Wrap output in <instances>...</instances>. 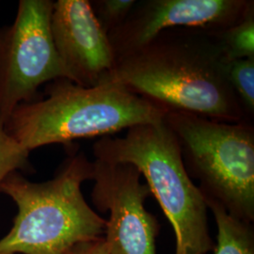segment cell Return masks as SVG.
<instances>
[{
	"instance_id": "cell-1",
	"label": "cell",
	"mask_w": 254,
	"mask_h": 254,
	"mask_svg": "<svg viewBox=\"0 0 254 254\" xmlns=\"http://www.w3.org/2000/svg\"><path fill=\"white\" fill-rule=\"evenodd\" d=\"M227 64L213 29L172 28L117 57L101 81L117 83L168 111L251 123L228 80Z\"/></svg>"
},
{
	"instance_id": "cell-2",
	"label": "cell",
	"mask_w": 254,
	"mask_h": 254,
	"mask_svg": "<svg viewBox=\"0 0 254 254\" xmlns=\"http://www.w3.org/2000/svg\"><path fill=\"white\" fill-rule=\"evenodd\" d=\"M92 162L77 149L54 177L29 181L18 172L0 184V192L17 206L9 233L0 239V254H68L74 246L103 237L106 222L91 208L81 190L91 180Z\"/></svg>"
},
{
	"instance_id": "cell-3",
	"label": "cell",
	"mask_w": 254,
	"mask_h": 254,
	"mask_svg": "<svg viewBox=\"0 0 254 254\" xmlns=\"http://www.w3.org/2000/svg\"><path fill=\"white\" fill-rule=\"evenodd\" d=\"M45 91V99L21 104L5 123L7 133L28 152L157 124L168 112L114 82L82 87L60 78L48 83Z\"/></svg>"
},
{
	"instance_id": "cell-4",
	"label": "cell",
	"mask_w": 254,
	"mask_h": 254,
	"mask_svg": "<svg viewBox=\"0 0 254 254\" xmlns=\"http://www.w3.org/2000/svg\"><path fill=\"white\" fill-rule=\"evenodd\" d=\"M95 160L136 167L173 225L175 254H206L216 244L209 235L207 205L191 180L176 137L164 123L127 129L123 137L103 136L92 146Z\"/></svg>"
},
{
	"instance_id": "cell-5",
	"label": "cell",
	"mask_w": 254,
	"mask_h": 254,
	"mask_svg": "<svg viewBox=\"0 0 254 254\" xmlns=\"http://www.w3.org/2000/svg\"><path fill=\"white\" fill-rule=\"evenodd\" d=\"M164 123L176 137L190 178L204 200L232 217L254 221V127L224 123L183 111H168Z\"/></svg>"
},
{
	"instance_id": "cell-6",
	"label": "cell",
	"mask_w": 254,
	"mask_h": 254,
	"mask_svg": "<svg viewBox=\"0 0 254 254\" xmlns=\"http://www.w3.org/2000/svg\"><path fill=\"white\" fill-rule=\"evenodd\" d=\"M54 2L20 0L14 21L0 27V119L38 99L39 88L66 78L50 30Z\"/></svg>"
},
{
	"instance_id": "cell-7",
	"label": "cell",
	"mask_w": 254,
	"mask_h": 254,
	"mask_svg": "<svg viewBox=\"0 0 254 254\" xmlns=\"http://www.w3.org/2000/svg\"><path fill=\"white\" fill-rule=\"evenodd\" d=\"M130 164L94 160L91 200L101 212H109L104 237L109 254H156L159 224L145 207L151 191Z\"/></svg>"
},
{
	"instance_id": "cell-8",
	"label": "cell",
	"mask_w": 254,
	"mask_h": 254,
	"mask_svg": "<svg viewBox=\"0 0 254 254\" xmlns=\"http://www.w3.org/2000/svg\"><path fill=\"white\" fill-rule=\"evenodd\" d=\"M253 0H141L108 36L115 57L149 44L172 28L223 29L244 18Z\"/></svg>"
},
{
	"instance_id": "cell-9",
	"label": "cell",
	"mask_w": 254,
	"mask_h": 254,
	"mask_svg": "<svg viewBox=\"0 0 254 254\" xmlns=\"http://www.w3.org/2000/svg\"><path fill=\"white\" fill-rule=\"evenodd\" d=\"M50 30L66 79L94 87L112 70L116 57L88 0H58Z\"/></svg>"
},
{
	"instance_id": "cell-10",
	"label": "cell",
	"mask_w": 254,
	"mask_h": 254,
	"mask_svg": "<svg viewBox=\"0 0 254 254\" xmlns=\"http://www.w3.org/2000/svg\"><path fill=\"white\" fill-rule=\"evenodd\" d=\"M205 202L218 227L214 254H254V224L232 217L212 200Z\"/></svg>"
},
{
	"instance_id": "cell-11",
	"label": "cell",
	"mask_w": 254,
	"mask_h": 254,
	"mask_svg": "<svg viewBox=\"0 0 254 254\" xmlns=\"http://www.w3.org/2000/svg\"><path fill=\"white\" fill-rule=\"evenodd\" d=\"M214 35L228 62L254 58V7L235 25L214 30Z\"/></svg>"
},
{
	"instance_id": "cell-12",
	"label": "cell",
	"mask_w": 254,
	"mask_h": 254,
	"mask_svg": "<svg viewBox=\"0 0 254 254\" xmlns=\"http://www.w3.org/2000/svg\"><path fill=\"white\" fill-rule=\"evenodd\" d=\"M227 78L248 119L254 114V58L228 62Z\"/></svg>"
},
{
	"instance_id": "cell-13",
	"label": "cell",
	"mask_w": 254,
	"mask_h": 254,
	"mask_svg": "<svg viewBox=\"0 0 254 254\" xmlns=\"http://www.w3.org/2000/svg\"><path fill=\"white\" fill-rule=\"evenodd\" d=\"M29 153L5 129V122L0 119V184L10 173L32 171L29 163Z\"/></svg>"
},
{
	"instance_id": "cell-14",
	"label": "cell",
	"mask_w": 254,
	"mask_h": 254,
	"mask_svg": "<svg viewBox=\"0 0 254 254\" xmlns=\"http://www.w3.org/2000/svg\"><path fill=\"white\" fill-rule=\"evenodd\" d=\"M91 8L100 23L101 27L109 34L121 26L136 5V0H94L90 1Z\"/></svg>"
},
{
	"instance_id": "cell-15",
	"label": "cell",
	"mask_w": 254,
	"mask_h": 254,
	"mask_svg": "<svg viewBox=\"0 0 254 254\" xmlns=\"http://www.w3.org/2000/svg\"><path fill=\"white\" fill-rule=\"evenodd\" d=\"M68 254H109V252L104 237H99L74 246Z\"/></svg>"
}]
</instances>
